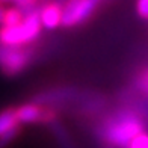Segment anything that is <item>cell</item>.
I'll list each match as a JSON object with an SVG mask.
<instances>
[{
  "label": "cell",
  "instance_id": "obj_15",
  "mask_svg": "<svg viewBox=\"0 0 148 148\" xmlns=\"http://www.w3.org/2000/svg\"><path fill=\"white\" fill-rule=\"evenodd\" d=\"M2 5H11V0H0V6Z\"/></svg>",
  "mask_w": 148,
  "mask_h": 148
},
{
  "label": "cell",
  "instance_id": "obj_3",
  "mask_svg": "<svg viewBox=\"0 0 148 148\" xmlns=\"http://www.w3.org/2000/svg\"><path fill=\"white\" fill-rule=\"evenodd\" d=\"M35 50L29 45L9 47L0 44V71L8 77L24 73L33 64Z\"/></svg>",
  "mask_w": 148,
  "mask_h": 148
},
{
  "label": "cell",
  "instance_id": "obj_1",
  "mask_svg": "<svg viewBox=\"0 0 148 148\" xmlns=\"http://www.w3.org/2000/svg\"><path fill=\"white\" fill-rule=\"evenodd\" d=\"M145 118L130 106L107 115L95 129V136L104 148H129L134 136L147 130Z\"/></svg>",
  "mask_w": 148,
  "mask_h": 148
},
{
  "label": "cell",
  "instance_id": "obj_14",
  "mask_svg": "<svg viewBox=\"0 0 148 148\" xmlns=\"http://www.w3.org/2000/svg\"><path fill=\"white\" fill-rule=\"evenodd\" d=\"M136 12L142 20H148V0H136Z\"/></svg>",
  "mask_w": 148,
  "mask_h": 148
},
{
  "label": "cell",
  "instance_id": "obj_11",
  "mask_svg": "<svg viewBox=\"0 0 148 148\" xmlns=\"http://www.w3.org/2000/svg\"><path fill=\"white\" fill-rule=\"evenodd\" d=\"M38 2L39 0H11V5H14L15 8L21 9L23 12H29V11L39 8Z\"/></svg>",
  "mask_w": 148,
  "mask_h": 148
},
{
  "label": "cell",
  "instance_id": "obj_13",
  "mask_svg": "<svg viewBox=\"0 0 148 148\" xmlns=\"http://www.w3.org/2000/svg\"><path fill=\"white\" fill-rule=\"evenodd\" d=\"M129 148H148V130H144L138 136H134Z\"/></svg>",
  "mask_w": 148,
  "mask_h": 148
},
{
  "label": "cell",
  "instance_id": "obj_6",
  "mask_svg": "<svg viewBox=\"0 0 148 148\" xmlns=\"http://www.w3.org/2000/svg\"><path fill=\"white\" fill-rule=\"evenodd\" d=\"M127 97L134 101H142V116L148 118V65H140L132 76V89Z\"/></svg>",
  "mask_w": 148,
  "mask_h": 148
},
{
  "label": "cell",
  "instance_id": "obj_9",
  "mask_svg": "<svg viewBox=\"0 0 148 148\" xmlns=\"http://www.w3.org/2000/svg\"><path fill=\"white\" fill-rule=\"evenodd\" d=\"M17 125H21L15 115V107H6L0 110V136H3L6 132L14 129Z\"/></svg>",
  "mask_w": 148,
  "mask_h": 148
},
{
  "label": "cell",
  "instance_id": "obj_16",
  "mask_svg": "<svg viewBox=\"0 0 148 148\" xmlns=\"http://www.w3.org/2000/svg\"><path fill=\"white\" fill-rule=\"evenodd\" d=\"M104 2H113V0H104Z\"/></svg>",
  "mask_w": 148,
  "mask_h": 148
},
{
  "label": "cell",
  "instance_id": "obj_4",
  "mask_svg": "<svg viewBox=\"0 0 148 148\" xmlns=\"http://www.w3.org/2000/svg\"><path fill=\"white\" fill-rule=\"evenodd\" d=\"M98 0H66L62 6V27H76L86 23L98 8Z\"/></svg>",
  "mask_w": 148,
  "mask_h": 148
},
{
  "label": "cell",
  "instance_id": "obj_8",
  "mask_svg": "<svg viewBox=\"0 0 148 148\" xmlns=\"http://www.w3.org/2000/svg\"><path fill=\"white\" fill-rule=\"evenodd\" d=\"M49 127H50V132L53 133L55 139H56L59 148H77L76 144L73 142L68 130L65 129V125L62 123H59V121L56 119V121H53V123H50Z\"/></svg>",
  "mask_w": 148,
  "mask_h": 148
},
{
  "label": "cell",
  "instance_id": "obj_7",
  "mask_svg": "<svg viewBox=\"0 0 148 148\" xmlns=\"http://www.w3.org/2000/svg\"><path fill=\"white\" fill-rule=\"evenodd\" d=\"M39 20L42 27L53 30L62 23V6L58 2H47L39 6Z\"/></svg>",
  "mask_w": 148,
  "mask_h": 148
},
{
  "label": "cell",
  "instance_id": "obj_12",
  "mask_svg": "<svg viewBox=\"0 0 148 148\" xmlns=\"http://www.w3.org/2000/svg\"><path fill=\"white\" fill-rule=\"evenodd\" d=\"M20 132H21V125H17V127H14V129H11L9 132H6L3 136H0V148L8 147L15 138H18Z\"/></svg>",
  "mask_w": 148,
  "mask_h": 148
},
{
  "label": "cell",
  "instance_id": "obj_10",
  "mask_svg": "<svg viewBox=\"0 0 148 148\" xmlns=\"http://www.w3.org/2000/svg\"><path fill=\"white\" fill-rule=\"evenodd\" d=\"M24 20V12L21 9L11 6V8H5L3 11V17H2V23L0 27H14V26L20 24Z\"/></svg>",
  "mask_w": 148,
  "mask_h": 148
},
{
  "label": "cell",
  "instance_id": "obj_17",
  "mask_svg": "<svg viewBox=\"0 0 148 148\" xmlns=\"http://www.w3.org/2000/svg\"><path fill=\"white\" fill-rule=\"evenodd\" d=\"M42 2H50V0H42Z\"/></svg>",
  "mask_w": 148,
  "mask_h": 148
},
{
  "label": "cell",
  "instance_id": "obj_5",
  "mask_svg": "<svg viewBox=\"0 0 148 148\" xmlns=\"http://www.w3.org/2000/svg\"><path fill=\"white\" fill-rule=\"evenodd\" d=\"M15 115L20 124H45L58 119V110L49 106H41L36 103H24L15 107Z\"/></svg>",
  "mask_w": 148,
  "mask_h": 148
},
{
  "label": "cell",
  "instance_id": "obj_2",
  "mask_svg": "<svg viewBox=\"0 0 148 148\" xmlns=\"http://www.w3.org/2000/svg\"><path fill=\"white\" fill-rule=\"evenodd\" d=\"M42 24L39 20V8L24 12V20L14 27H0V44L9 47H24L41 35Z\"/></svg>",
  "mask_w": 148,
  "mask_h": 148
}]
</instances>
